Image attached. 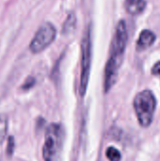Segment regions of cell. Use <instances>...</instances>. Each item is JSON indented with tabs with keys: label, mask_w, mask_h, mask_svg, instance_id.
I'll list each match as a JSON object with an SVG mask.
<instances>
[{
	"label": "cell",
	"mask_w": 160,
	"mask_h": 161,
	"mask_svg": "<svg viewBox=\"0 0 160 161\" xmlns=\"http://www.w3.org/2000/svg\"><path fill=\"white\" fill-rule=\"evenodd\" d=\"M127 28L126 24L124 20H121L116 26L115 34L112 39L109 57L106 64L105 74H104V91L108 93L112 87L115 85L119 70L123 63L126 43H127Z\"/></svg>",
	"instance_id": "6da1fadb"
},
{
	"label": "cell",
	"mask_w": 160,
	"mask_h": 161,
	"mask_svg": "<svg viewBox=\"0 0 160 161\" xmlns=\"http://www.w3.org/2000/svg\"><path fill=\"white\" fill-rule=\"evenodd\" d=\"M133 107L140 125L147 128L151 125L157 108V99L150 90L139 92L133 101Z\"/></svg>",
	"instance_id": "7a4b0ae2"
},
{
	"label": "cell",
	"mask_w": 160,
	"mask_h": 161,
	"mask_svg": "<svg viewBox=\"0 0 160 161\" xmlns=\"http://www.w3.org/2000/svg\"><path fill=\"white\" fill-rule=\"evenodd\" d=\"M62 127L58 124H51L46 128L42 147L43 160L58 161L62 146Z\"/></svg>",
	"instance_id": "3957f363"
},
{
	"label": "cell",
	"mask_w": 160,
	"mask_h": 161,
	"mask_svg": "<svg viewBox=\"0 0 160 161\" xmlns=\"http://www.w3.org/2000/svg\"><path fill=\"white\" fill-rule=\"evenodd\" d=\"M91 27H87L83 34L81 42V59H80V84L79 93L83 97L86 94L90 73H91Z\"/></svg>",
	"instance_id": "277c9868"
},
{
	"label": "cell",
	"mask_w": 160,
	"mask_h": 161,
	"mask_svg": "<svg viewBox=\"0 0 160 161\" xmlns=\"http://www.w3.org/2000/svg\"><path fill=\"white\" fill-rule=\"evenodd\" d=\"M56 27L49 22L43 23L35 33L29 44V49L33 54L41 53L56 40Z\"/></svg>",
	"instance_id": "5b68a950"
},
{
	"label": "cell",
	"mask_w": 160,
	"mask_h": 161,
	"mask_svg": "<svg viewBox=\"0 0 160 161\" xmlns=\"http://www.w3.org/2000/svg\"><path fill=\"white\" fill-rule=\"evenodd\" d=\"M156 42V35L149 29H143L137 41V50L139 52L144 51L151 47Z\"/></svg>",
	"instance_id": "8992f818"
},
{
	"label": "cell",
	"mask_w": 160,
	"mask_h": 161,
	"mask_svg": "<svg viewBox=\"0 0 160 161\" xmlns=\"http://www.w3.org/2000/svg\"><path fill=\"white\" fill-rule=\"evenodd\" d=\"M146 7L145 0H125V9L131 15L141 14Z\"/></svg>",
	"instance_id": "52a82bcc"
},
{
	"label": "cell",
	"mask_w": 160,
	"mask_h": 161,
	"mask_svg": "<svg viewBox=\"0 0 160 161\" xmlns=\"http://www.w3.org/2000/svg\"><path fill=\"white\" fill-rule=\"evenodd\" d=\"M76 27V17L74 13L71 12L68 14L66 20L64 21L62 26V34L63 35H70L72 34Z\"/></svg>",
	"instance_id": "ba28073f"
},
{
	"label": "cell",
	"mask_w": 160,
	"mask_h": 161,
	"mask_svg": "<svg viewBox=\"0 0 160 161\" xmlns=\"http://www.w3.org/2000/svg\"><path fill=\"white\" fill-rule=\"evenodd\" d=\"M106 157L109 161H121L122 155L115 147H108L106 151Z\"/></svg>",
	"instance_id": "9c48e42d"
},
{
	"label": "cell",
	"mask_w": 160,
	"mask_h": 161,
	"mask_svg": "<svg viewBox=\"0 0 160 161\" xmlns=\"http://www.w3.org/2000/svg\"><path fill=\"white\" fill-rule=\"evenodd\" d=\"M8 126V118L6 116H0V144L7 137Z\"/></svg>",
	"instance_id": "30bf717a"
},
{
	"label": "cell",
	"mask_w": 160,
	"mask_h": 161,
	"mask_svg": "<svg viewBox=\"0 0 160 161\" xmlns=\"http://www.w3.org/2000/svg\"><path fill=\"white\" fill-rule=\"evenodd\" d=\"M15 149V140L12 136H9L8 138V142H7V149H6V153L8 155V157H11L13 155Z\"/></svg>",
	"instance_id": "8fae6325"
},
{
	"label": "cell",
	"mask_w": 160,
	"mask_h": 161,
	"mask_svg": "<svg viewBox=\"0 0 160 161\" xmlns=\"http://www.w3.org/2000/svg\"><path fill=\"white\" fill-rule=\"evenodd\" d=\"M34 84H35V78H34V77H28V78L25 80V82L24 83L23 89H24V90H28V89L32 88V87L34 86Z\"/></svg>",
	"instance_id": "7c38bea8"
},
{
	"label": "cell",
	"mask_w": 160,
	"mask_h": 161,
	"mask_svg": "<svg viewBox=\"0 0 160 161\" xmlns=\"http://www.w3.org/2000/svg\"><path fill=\"white\" fill-rule=\"evenodd\" d=\"M152 74L160 79V61H157L152 68Z\"/></svg>",
	"instance_id": "4fadbf2b"
}]
</instances>
